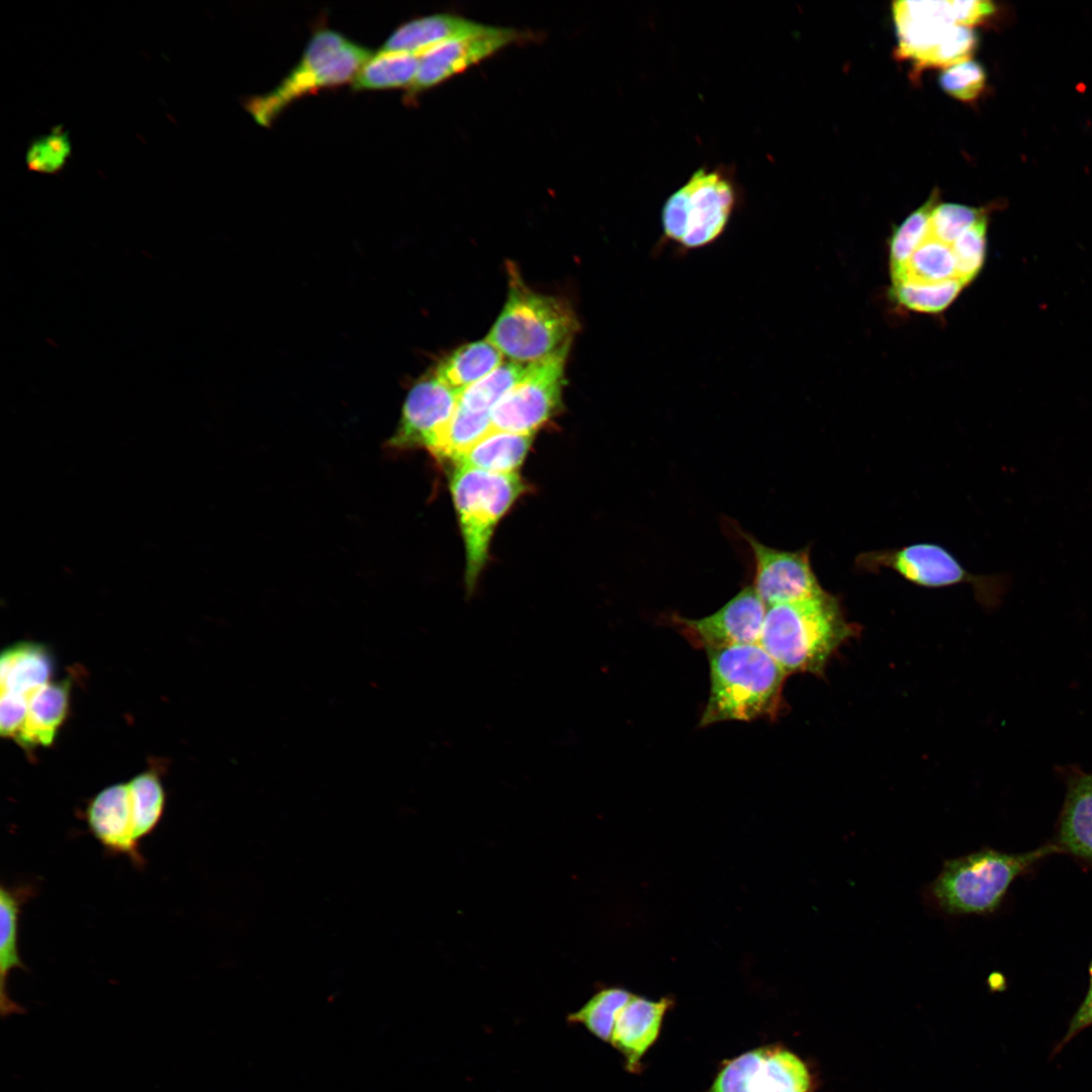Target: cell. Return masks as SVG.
Returning a JSON list of instances; mask_svg holds the SVG:
<instances>
[{
    "label": "cell",
    "instance_id": "cell-14",
    "mask_svg": "<svg viewBox=\"0 0 1092 1092\" xmlns=\"http://www.w3.org/2000/svg\"><path fill=\"white\" fill-rule=\"evenodd\" d=\"M509 27L488 25L483 31L439 43L419 55L416 79L408 96L421 93L492 56L518 39Z\"/></svg>",
    "mask_w": 1092,
    "mask_h": 1092
},
{
    "label": "cell",
    "instance_id": "cell-24",
    "mask_svg": "<svg viewBox=\"0 0 1092 1092\" xmlns=\"http://www.w3.org/2000/svg\"><path fill=\"white\" fill-rule=\"evenodd\" d=\"M504 355L486 339L466 344L444 358L433 371L445 385L459 394L491 373L504 362Z\"/></svg>",
    "mask_w": 1092,
    "mask_h": 1092
},
{
    "label": "cell",
    "instance_id": "cell-33",
    "mask_svg": "<svg viewBox=\"0 0 1092 1092\" xmlns=\"http://www.w3.org/2000/svg\"><path fill=\"white\" fill-rule=\"evenodd\" d=\"M986 214V209L959 203H938L932 210L928 236L946 245L954 241Z\"/></svg>",
    "mask_w": 1092,
    "mask_h": 1092
},
{
    "label": "cell",
    "instance_id": "cell-15",
    "mask_svg": "<svg viewBox=\"0 0 1092 1092\" xmlns=\"http://www.w3.org/2000/svg\"><path fill=\"white\" fill-rule=\"evenodd\" d=\"M83 819L107 854L124 855L136 869H145L147 861L134 838L128 784L110 785L97 793L88 802Z\"/></svg>",
    "mask_w": 1092,
    "mask_h": 1092
},
{
    "label": "cell",
    "instance_id": "cell-21",
    "mask_svg": "<svg viewBox=\"0 0 1092 1092\" xmlns=\"http://www.w3.org/2000/svg\"><path fill=\"white\" fill-rule=\"evenodd\" d=\"M71 682L50 681L29 699L26 717L15 740L24 748L50 745L69 710Z\"/></svg>",
    "mask_w": 1092,
    "mask_h": 1092
},
{
    "label": "cell",
    "instance_id": "cell-17",
    "mask_svg": "<svg viewBox=\"0 0 1092 1092\" xmlns=\"http://www.w3.org/2000/svg\"><path fill=\"white\" fill-rule=\"evenodd\" d=\"M672 1004L669 997L650 1000L632 994L618 1012L610 1043L624 1057L629 1072L639 1073L641 1060L656 1041Z\"/></svg>",
    "mask_w": 1092,
    "mask_h": 1092
},
{
    "label": "cell",
    "instance_id": "cell-28",
    "mask_svg": "<svg viewBox=\"0 0 1092 1092\" xmlns=\"http://www.w3.org/2000/svg\"><path fill=\"white\" fill-rule=\"evenodd\" d=\"M130 792L134 838L141 841L159 825L165 810L166 794L154 770L144 771L127 783Z\"/></svg>",
    "mask_w": 1092,
    "mask_h": 1092
},
{
    "label": "cell",
    "instance_id": "cell-38",
    "mask_svg": "<svg viewBox=\"0 0 1092 1092\" xmlns=\"http://www.w3.org/2000/svg\"><path fill=\"white\" fill-rule=\"evenodd\" d=\"M1089 989L1082 1004L1079 1006L1068 1026V1031L1059 1043L1057 1051L1061 1050L1080 1031L1092 1025V962L1089 967Z\"/></svg>",
    "mask_w": 1092,
    "mask_h": 1092
},
{
    "label": "cell",
    "instance_id": "cell-9",
    "mask_svg": "<svg viewBox=\"0 0 1092 1092\" xmlns=\"http://www.w3.org/2000/svg\"><path fill=\"white\" fill-rule=\"evenodd\" d=\"M854 565L863 572L894 570L907 581L924 587H945L972 584L977 597L985 598L992 590L995 578L969 572L944 547L933 543H916L895 549L872 550L859 553Z\"/></svg>",
    "mask_w": 1092,
    "mask_h": 1092
},
{
    "label": "cell",
    "instance_id": "cell-18",
    "mask_svg": "<svg viewBox=\"0 0 1092 1092\" xmlns=\"http://www.w3.org/2000/svg\"><path fill=\"white\" fill-rule=\"evenodd\" d=\"M31 883L0 887V1010L2 1017L23 1013L8 993V978L12 970H27L18 950L19 917L22 906L35 895Z\"/></svg>",
    "mask_w": 1092,
    "mask_h": 1092
},
{
    "label": "cell",
    "instance_id": "cell-32",
    "mask_svg": "<svg viewBox=\"0 0 1092 1092\" xmlns=\"http://www.w3.org/2000/svg\"><path fill=\"white\" fill-rule=\"evenodd\" d=\"M987 215L981 217L951 245L959 280L969 285L982 270L987 254Z\"/></svg>",
    "mask_w": 1092,
    "mask_h": 1092
},
{
    "label": "cell",
    "instance_id": "cell-29",
    "mask_svg": "<svg viewBox=\"0 0 1092 1092\" xmlns=\"http://www.w3.org/2000/svg\"><path fill=\"white\" fill-rule=\"evenodd\" d=\"M938 190L934 189L928 199L893 231L889 242L891 277L903 270L914 251L927 237L930 215L938 204Z\"/></svg>",
    "mask_w": 1092,
    "mask_h": 1092
},
{
    "label": "cell",
    "instance_id": "cell-10",
    "mask_svg": "<svg viewBox=\"0 0 1092 1092\" xmlns=\"http://www.w3.org/2000/svg\"><path fill=\"white\" fill-rule=\"evenodd\" d=\"M809 1064L781 1045L746 1052L727 1062L708 1092H814Z\"/></svg>",
    "mask_w": 1092,
    "mask_h": 1092
},
{
    "label": "cell",
    "instance_id": "cell-25",
    "mask_svg": "<svg viewBox=\"0 0 1092 1092\" xmlns=\"http://www.w3.org/2000/svg\"><path fill=\"white\" fill-rule=\"evenodd\" d=\"M419 60L418 55L408 53H373L353 80L352 89L366 91L410 88L418 73Z\"/></svg>",
    "mask_w": 1092,
    "mask_h": 1092
},
{
    "label": "cell",
    "instance_id": "cell-11",
    "mask_svg": "<svg viewBox=\"0 0 1092 1092\" xmlns=\"http://www.w3.org/2000/svg\"><path fill=\"white\" fill-rule=\"evenodd\" d=\"M766 609L750 584L709 616L692 619L672 613L666 620L695 648L708 651L758 643Z\"/></svg>",
    "mask_w": 1092,
    "mask_h": 1092
},
{
    "label": "cell",
    "instance_id": "cell-6",
    "mask_svg": "<svg viewBox=\"0 0 1092 1092\" xmlns=\"http://www.w3.org/2000/svg\"><path fill=\"white\" fill-rule=\"evenodd\" d=\"M735 170L703 166L671 193L661 211L664 239L681 249H701L717 241L741 201Z\"/></svg>",
    "mask_w": 1092,
    "mask_h": 1092
},
{
    "label": "cell",
    "instance_id": "cell-7",
    "mask_svg": "<svg viewBox=\"0 0 1092 1092\" xmlns=\"http://www.w3.org/2000/svg\"><path fill=\"white\" fill-rule=\"evenodd\" d=\"M450 488L465 546V582L472 592L486 563L495 526L527 485L518 473L454 465Z\"/></svg>",
    "mask_w": 1092,
    "mask_h": 1092
},
{
    "label": "cell",
    "instance_id": "cell-36",
    "mask_svg": "<svg viewBox=\"0 0 1092 1092\" xmlns=\"http://www.w3.org/2000/svg\"><path fill=\"white\" fill-rule=\"evenodd\" d=\"M977 47V35L968 26L953 24L926 59L923 68L949 67L969 60Z\"/></svg>",
    "mask_w": 1092,
    "mask_h": 1092
},
{
    "label": "cell",
    "instance_id": "cell-26",
    "mask_svg": "<svg viewBox=\"0 0 1092 1092\" xmlns=\"http://www.w3.org/2000/svg\"><path fill=\"white\" fill-rule=\"evenodd\" d=\"M950 280H959L951 245L934 240L928 234L903 270L891 277L892 284H933Z\"/></svg>",
    "mask_w": 1092,
    "mask_h": 1092
},
{
    "label": "cell",
    "instance_id": "cell-4",
    "mask_svg": "<svg viewBox=\"0 0 1092 1092\" xmlns=\"http://www.w3.org/2000/svg\"><path fill=\"white\" fill-rule=\"evenodd\" d=\"M508 300L486 340L509 360L530 363L569 347L578 330L572 308L562 299L533 291L510 267Z\"/></svg>",
    "mask_w": 1092,
    "mask_h": 1092
},
{
    "label": "cell",
    "instance_id": "cell-16",
    "mask_svg": "<svg viewBox=\"0 0 1092 1092\" xmlns=\"http://www.w3.org/2000/svg\"><path fill=\"white\" fill-rule=\"evenodd\" d=\"M899 58L923 65L948 28L956 24L951 1H897L892 7Z\"/></svg>",
    "mask_w": 1092,
    "mask_h": 1092
},
{
    "label": "cell",
    "instance_id": "cell-13",
    "mask_svg": "<svg viewBox=\"0 0 1092 1092\" xmlns=\"http://www.w3.org/2000/svg\"><path fill=\"white\" fill-rule=\"evenodd\" d=\"M458 397L459 393L433 372L417 381L406 394L387 447L396 451L423 448L433 454L457 408Z\"/></svg>",
    "mask_w": 1092,
    "mask_h": 1092
},
{
    "label": "cell",
    "instance_id": "cell-27",
    "mask_svg": "<svg viewBox=\"0 0 1092 1092\" xmlns=\"http://www.w3.org/2000/svg\"><path fill=\"white\" fill-rule=\"evenodd\" d=\"M529 363L504 361L481 380L463 390L458 406L472 413L491 415L496 403L526 375Z\"/></svg>",
    "mask_w": 1092,
    "mask_h": 1092
},
{
    "label": "cell",
    "instance_id": "cell-37",
    "mask_svg": "<svg viewBox=\"0 0 1092 1092\" xmlns=\"http://www.w3.org/2000/svg\"><path fill=\"white\" fill-rule=\"evenodd\" d=\"M951 7L956 24L971 28L986 20L996 9L992 2L984 0H954Z\"/></svg>",
    "mask_w": 1092,
    "mask_h": 1092
},
{
    "label": "cell",
    "instance_id": "cell-20",
    "mask_svg": "<svg viewBox=\"0 0 1092 1092\" xmlns=\"http://www.w3.org/2000/svg\"><path fill=\"white\" fill-rule=\"evenodd\" d=\"M54 661L39 643L20 642L6 648L0 659L1 697L29 702L31 696L50 682Z\"/></svg>",
    "mask_w": 1092,
    "mask_h": 1092
},
{
    "label": "cell",
    "instance_id": "cell-12",
    "mask_svg": "<svg viewBox=\"0 0 1092 1092\" xmlns=\"http://www.w3.org/2000/svg\"><path fill=\"white\" fill-rule=\"evenodd\" d=\"M753 556L752 587L766 607L825 595L811 564L810 546L780 550L741 532Z\"/></svg>",
    "mask_w": 1092,
    "mask_h": 1092
},
{
    "label": "cell",
    "instance_id": "cell-1",
    "mask_svg": "<svg viewBox=\"0 0 1092 1092\" xmlns=\"http://www.w3.org/2000/svg\"><path fill=\"white\" fill-rule=\"evenodd\" d=\"M857 633L830 593L766 609L759 644L788 673L823 676L837 650Z\"/></svg>",
    "mask_w": 1092,
    "mask_h": 1092
},
{
    "label": "cell",
    "instance_id": "cell-8",
    "mask_svg": "<svg viewBox=\"0 0 1092 1092\" xmlns=\"http://www.w3.org/2000/svg\"><path fill=\"white\" fill-rule=\"evenodd\" d=\"M568 349L529 363L524 378L493 407L492 430L533 435L549 421L560 405Z\"/></svg>",
    "mask_w": 1092,
    "mask_h": 1092
},
{
    "label": "cell",
    "instance_id": "cell-34",
    "mask_svg": "<svg viewBox=\"0 0 1092 1092\" xmlns=\"http://www.w3.org/2000/svg\"><path fill=\"white\" fill-rule=\"evenodd\" d=\"M71 149L67 131L60 126L55 127L50 133L32 141L26 151V165L35 172L57 173L65 166Z\"/></svg>",
    "mask_w": 1092,
    "mask_h": 1092
},
{
    "label": "cell",
    "instance_id": "cell-5",
    "mask_svg": "<svg viewBox=\"0 0 1092 1092\" xmlns=\"http://www.w3.org/2000/svg\"><path fill=\"white\" fill-rule=\"evenodd\" d=\"M373 52L328 27L317 28L299 62L272 90L249 98L245 107L256 122L269 126L295 100L355 79Z\"/></svg>",
    "mask_w": 1092,
    "mask_h": 1092
},
{
    "label": "cell",
    "instance_id": "cell-35",
    "mask_svg": "<svg viewBox=\"0 0 1092 1092\" xmlns=\"http://www.w3.org/2000/svg\"><path fill=\"white\" fill-rule=\"evenodd\" d=\"M939 85L948 95L970 102L977 99L986 85V73L977 62L969 59L943 69Z\"/></svg>",
    "mask_w": 1092,
    "mask_h": 1092
},
{
    "label": "cell",
    "instance_id": "cell-31",
    "mask_svg": "<svg viewBox=\"0 0 1092 1092\" xmlns=\"http://www.w3.org/2000/svg\"><path fill=\"white\" fill-rule=\"evenodd\" d=\"M966 286L959 280L942 283L892 284L891 297L901 306L924 313H938L947 308Z\"/></svg>",
    "mask_w": 1092,
    "mask_h": 1092
},
{
    "label": "cell",
    "instance_id": "cell-2",
    "mask_svg": "<svg viewBox=\"0 0 1092 1092\" xmlns=\"http://www.w3.org/2000/svg\"><path fill=\"white\" fill-rule=\"evenodd\" d=\"M710 694L699 727L724 721L775 720L788 673L759 643L706 651Z\"/></svg>",
    "mask_w": 1092,
    "mask_h": 1092
},
{
    "label": "cell",
    "instance_id": "cell-30",
    "mask_svg": "<svg viewBox=\"0 0 1092 1092\" xmlns=\"http://www.w3.org/2000/svg\"><path fill=\"white\" fill-rule=\"evenodd\" d=\"M632 994L620 987L603 988L580 1009L571 1013L568 1020L581 1024L592 1034L610 1043L617 1014Z\"/></svg>",
    "mask_w": 1092,
    "mask_h": 1092
},
{
    "label": "cell",
    "instance_id": "cell-3",
    "mask_svg": "<svg viewBox=\"0 0 1092 1092\" xmlns=\"http://www.w3.org/2000/svg\"><path fill=\"white\" fill-rule=\"evenodd\" d=\"M1062 852L1049 843L1022 853L985 847L946 859L927 889L932 906L948 915H986L996 911L1012 882L1043 857Z\"/></svg>",
    "mask_w": 1092,
    "mask_h": 1092
},
{
    "label": "cell",
    "instance_id": "cell-19",
    "mask_svg": "<svg viewBox=\"0 0 1092 1092\" xmlns=\"http://www.w3.org/2000/svg\"><path fill=\"white\" fill-rule=\"evenodd\" d=\"M487 26L448 13L422 16L396 27L379 51L408 53L419 56L444 41L479 33Z\"/></svg>",
    "mask_w": 1092,
    "mask_h": 1092
},
{
    "label": "cell",
    "instance_id": "cell-23",
    "mask_svg": "<svg viewBox=\"0 0 1092 1092\" xmlns=\"http://www.w3.org/2000/svg\"><path fill=\"white\" fill-rule=\"evenodd\" d=\"M532 441L530 434L491 430L453 463L492 473H517Z\"/></svg>",
    "mask_w": 1092,
    "mask_h": 1092
},
{
    "label": "cell",
    "instance_id": "cell-22",
    "mask_svg": "<svg viewBox=\"0 0 1092 1092\" xmlns=\"http://www.w3.org/2000/svg\"><path fill=\"white\" fill-rule=\"evenodd\" d=\"M1058 845L1092 866V774L1076 776L1069 784Z\"/></svg>",
    "mask_w": 1092,
    "mask_h": 1092
}]
</instances>
